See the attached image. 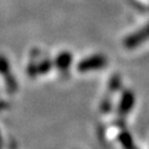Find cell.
<instances>
[{
  "instance_id": "obj_1",
  "label": "cell",
  "mask_w": 149,
  "mask_h": 149,
  "mask_svg": "<svg viewBox=\"0 0 149 149\" xmlns=\"http://www.w3.org/2000/svg\"><path fill=\"white\" fill-rule=\"evenodd\" d=\"M107 64V59L103 54H94L86 59L82 60L77 64V71L82 73H86L90 71H97L105 68Z\"/></svg>"
},
{
  "instance_id": "obj_2",
  "label": "cell",
  "mask_w": 149,
  "mask_h": 149,
  "mask_svg": "<svg viewBox=\"0 0 149 149\" xmlns=\"http://www.w3.org/2000/svg\"><path fill=\"white\" fill-rule=\"evenodd\" d=\"M147 40H149V23L146 27L141 28L138 31L134 32L133 34L128 36L124 40V47L126 49H135L138 48L139 45H141Z\"/></svg>"
},
{
  "instance_id": "obj_3",
  "label": "cell",
  "mask_w": 149,
  "mask_h": 149,
  "mask_svg": "<svg viewBox=\"0 0 149 149\" xmlns=\"http://www.w3.org/2000/svg\"><path fill=\"white\" fill-rule=\"evenodd\" d=\"M136 102V97L134 95V93L130 90H125L123 92L122 98L119 101V106L117 109L118 117L120 118V120L123 122V119L127 116L130 113V111L134 108Z\"/></svg>"
},
{
  "instance_id": "obj_4",
  "label": "cell",
  "mask_w": 149,
  "mask_h": 149,
  "mask_svg": "<svg viewBox=\"0 0 149 149\" xmlns=\"http://www.w3.org/2000/svg\"><path fill=\"white\" fill-rule=\"evenodd\" d=\"M118 141L123 149H138V147L134 143L132 135L127 129H123L122 132L118 134Z\"/></svg>"
},
{
  "instance_id": "obj_5",
  "label": "cell",
  "mask_w": 149,
  "mask_h": 149,
  "mask_svg": "<svg viewBox=\"0 0 149 149\" xmlns=\"http://www.w3.org/2000/svg\"><path fill=\"white\" fill-rule=\"evenodd\" d=\"M72 63V54L70 52H62L55 60V65L60 71H68Z\"/></svg>"
},
{
  "instance_id": "obj_6",
  "label": "cell",
  "mask_w": 149,
  "mask_h": 149,
  "mask_svg": "<svg viewBox=\"0 0 149 149\" xmlns=\"http://www.w3.org/2000/svg\"><path fill=\"white\" fill-rule=\"evenodd\" d=\"M122 86V80L119 77V75H114L111 81H109V84H108V90H109V93L113 94L115 92H117Z\"/></svg>"
}]
</instances>
